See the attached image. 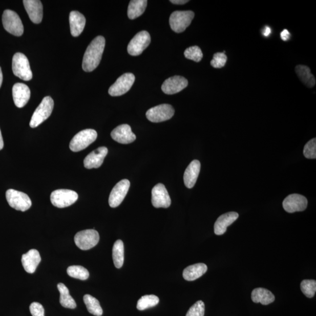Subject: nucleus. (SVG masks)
Segmentation results:
<instances>
[{
	"label": "nucleus",
	"instance_id": "obj_18",
	"mask_svg": "<svg viewBox=\"0 0 316 316\" xmlns=\"http://www.w3.org/2000/svg\"><path fill=\"white\" fill-rule=\"evenodd\" d=\"M108 154V150L105 146L98 148L90 153L84 160V166L87 169L100 167L103 163L104 158Z\"/></svg>",
	"mask_w": 316,
	"mask_h": 316
},
{
	"label": "nucleus",
	"instance_id": "obj_6",
	"mask_svg": "<svg viewBox=\"0 0 316 316\" xmlns=\"http://www.w3.org/2000/svg\"><path fill=\"white\" fill-rule=\"evenodd\" d=\"M2 20L4 29L10 34L16 36L23 34L24 26L22 19L15 12L10 10L4 11Z\"/></svg>",
	"mask_w": 316,
	"mask_h": 316
},
{
	"label": "nucleus",
	"instance_id": "obj_38",
	"mask_svg": "<svg viewBox=\"0 0 316 316\" xmlns=\"http://www.w3.org/2000/svg\"><path fill=\"white\" fill-rule=\"evenodd\" d=\"M227 56L224 53H216L213 56V59L211 61L210 64L213 68L220 69L222 68L226 64Z\"/></svg>",
	"mask_w": 316,
	"mask_h": 316
},
{
	"label": "nucleus",
	"instance_id": "obj_21",
	"mask_svg": "<svg viewBox=\"0 0 316 316\" xmlns=\"http://www.w3.org/2000/svg\"><path fill=\"white\" fill-rule=\"evenodd\" d=\"M236 212H228L220 216L215 224V233L217 236L224 235L227 228L239 218Z\"/></svg>",
	"mask_w": 316,
	"mask_h": 316
},
{
	"label": "nucleus",
	"instance_id": "obj_42",
	"mask_svg": "<svg viewBox=\"0 0 316 316\" xmlns=\"http://www.w3.org/2000/svg\"><path fill=\"white\" fill-rule=\"evenodd\" d=\"M170 2L172 4H178V5H182V4H186L189 1H186V0H171Z\"/></svg>",
	"mask_w": 316,
	"mask_h": 316
},
{
	"label": "nucleus",
	"instance_id": "obj_3",
	"mask_svg": "<svg viewBox=\"0 0 316 316\" xmlns=\"http://www.w3.org/2000/svg\"><path fill=\"white\" fill-rule=\"evenodd\" d=\"M12 68L14 75L19 79L24 81H30L32 79L30 63L23 53H15L12 58Z\"/></svg>",
	"mask_w": 316,
	"mask_h": 316
},
{
	"label": "nucleus",
	"instance_id": "obj_15",
	"mask_svg": "<svg viewBox=\"0 0 316 316\" xmlns=\"http://www.w3.org/2000/svg\"><path fill=\"white\" fill-rule=\"evenodd\" d=\"M307 203L308 202L305 196L299 194H292L285 199L283 202V207L286 212L293 213L305 210Z\"/></svg>",
	"mask_w": 316,
	"mask_h": 316
},
{
	"label": "nucleus",
	"instance_id": "obj_11",
	"mask_svg": "<svg viewBox=\"0 0 316 316\" xmlns=\"http://www.w3.org/2000/svg\"><path fill=\"white\" fill-rule=\"evenodd\" d=\"M135 80L133 73L124 74L110 88L109 93L113 97L120 96L128 92L132 87Z\"/></svg>",
	"mask_w": 316,
	"mask_h": 316
},
{
	"label": "nucleus",
	"instance_id": "obj_37",
	"mask_svg": "<svg viewBox=\"0 0 316 316\" xmlns=\"http://www.w3.org/2000/svg\"><path fill=\"white\" fill-rule=\"evenodd\" d=\"M205 311L204 303L199 301L193 305L188 310L186 316H204Z\"/></svg>",
	"mask_w": 316,
	"mask_h": 316
},
{
	"label": "nucleus",
	"instance_id": "obj_10",
	"mask_svg": "<svg viewBox=\"0 0 316 316\" xmlns=\"http://www.w3.org/2000/svg\"><path fill=\"white\" fill-rule=\"evenodd\" d=\"M175 110L171 105L163 104L154 107L147 111L148 120L153 122L165 121L174 116Z\"/></svg>",
	"mask_w": 316,
	"mask_h": 316
},
{
	"label": "nucleus",
	"instance_id": "obj_8",
	"mask_svg": "<svg viewBox=\"0 0 316 316\" xmlns=\"http://www.w3.org/2000/svg\"><path fill=\"white\" fill-rule=\"evenodd\" d=\"M99 240V234L93 229L78 232L74 239L77 247L85 251L95 247Z\"/></svg>",
	"mask_w": 316,
	"mask_h": 316
},
{
	"label": "nucleus",
	"instance_id": "obj_12",
	"mask_svg": "<svg viewBox=\"0 0 316 316\" xmlns=\"http://www.w3.org/2000/svg\"><path fill=\"white\" fill-rule=\"evenodd\" d=\"M150 43L151 36L149 33L142 31L138 32L130 41L127 50L130 55L138 56L149 46Z\"/></svg>",
	"mask_w": 316,
	"mask_h": 316
},
{
	"label": "nucleus",
	"instance_id": "obj_19",
	"mask_svg": "<svg viewBox=\"0 0 316 316\" xmlns=\"http://www.w3.org/2000/svg\"><path fill=\"white\" fill-rule=\"evenodd\" d=\"M12 96L15 106L18 108H22L30 100V89L24 83H16L12 88Z\"/></svg>",
	"mask_w": 316,
	"mask_h": 316
},
{
	"label": "nucleus",
	"instance_id": "obj_35",
	"mask_svg": "<svg viewBox=\"0 0 316 316\" xmlns=\"http://www.w3.org/2000/svg\"><path fill=\"white\" fill-rule=\"evenodd\" d=\"M301 288L302 292L306 297L313 298L316 292V281L315 280H303L301 282Z\"/></svg>",
	"mask_w": 316,
	"mask_h": 316
},
{
	"label": "nucleus",
	"instance_id": "obj_44",
	"mask_svg": "<svg viewBox=\"0 0 316 316\" xmlns=\"http://www.w3.org/2000/svg\"><path fill=\"white\" fill-rule=\"evenodd\" d=\"M3 80V73L2 71V68L1 67H0V88H1V86L2 85Z\"/></svg>",
	"mask_w": 316,
	"mask_h": 316
},
{
	"label": "nucleus",
	"instance_id": "obj_7",
	"mask_svg": "<svg viewBox=\"0 0 316 316\" xmlns=\"http://www.w3.org/2000/svg\"><path fill=\"white\" fill-rule=\"evenodd\" d=\"M6 199L10 206L16 210L26 212L32 206L31 200L27 194L14 189L7 191Z\"/></svg>",
	"mask_w": 316,
	"mask_h": 316
},
{
	"label": "nucleus",
	"instance_id": "obj_27",
	"mask_svg": "<svg viewBox=\"0 0 316 316\" xmlns=\"http://www.w3.org/2000/svg\"><path fill=\"white\" fill-rule=\"evenodd\" d=\"M297 75L303 83L307 88H311L315 85V79L311 74L310 69L308 67L305 65H298L296 68Z\"/></svg>",
	"mask_w": 316,
	"mask_h": 316
},
{
	"label": "nucleus",
	"instance_id": "obj_28",
	"mask_svg": "<svg viewBox=\"0 0 316 316\" xmlns=\"http://www.w3.org/2000/svg\"><path fill=\"white\" fill-rule=\"evenodd\" d=\"M148 1L146 0H132L128 8V16L130 19L139 17L144 12Z\"/></svg>",
	"mask_w": 316,
	"mask_h": 316
},
{
	"label": "nucleus",
	"instance_id": "obj_22",
	"mask_svg": "<svg viewBox=\"0 0 316 316\" xmlns=\"http://www.w3.org/2000/svg\"><path fill=\"white\" fill-rule=\"evenodd\" d=\"M41 261L40 254L36 249H32L27 254H23L22 256V264L26 271L29 273H33L35 272L37 266Z\"/></svg>",
	"mask_w": 316,
	"mask_h": 316
},
{
	"label": "nucleus",
	"instance_id": "obj_25",
	"mask_svg": "<svg viewBox=\"0 0 316 316\" xmlns=\"http://www.w3.org/2000/svg\"><path fill=\"white\" fill-rule=\"evenodd\" d=\"M207 266L203 263H198L187 266L184 269L183 277L187 281H194L202 277L207 272Z\"/></svg>",
	"mask_w": 316,
	"mask_h": 316
},
{
	"label": "nucleus",
	"instance_id": "obj_17",
	"mask_svg": "<svg viewBox=\"0 0 316 316\" xmlns=\"http://www.w3.org/2000/svg\"><path fill=\"white\" fill-rule=\"evenodd\" d=\"M111 136L114 141L122 144H129L136 139V136L128 124H122L116 127L111 133Z\"/></svg>",
	"mask_w": 316,
	"mask_h": 316
},
{
	"label": "nucleus",
	"instance_id": "obj_39",
	"mask_svg": "<svg viewBox=\"0 0 316 316\" xmlns=\"http://www.w3.org/2000/svg\"><path fill=\"white\" fill-rule=\"evenodd\" d=\"M30 310L32 316H45L44 307L38 302L31 303Z\"/></svg>",
	"mask_w": 316,
	"mask_h": 316
},
{
	"label": "nucleus",
	"instance_id": "obj_14",
	"mask_svg": "<svg viewBox=\"0 0 316 316\" xmlns=\"http://www.w3.org/2000/svg\"><path fill=\"white\" fill-rule=\"evenodd\" d=\"M152 203L155 208H168L171 206L170 196L163 184L158 183L153 188Z\"/></svg>",
	"mask_w": 316,
	"mask_h": 316
},
{
	"label": "nucleus",
	"instance_id": "obj_20",
	"mask_svg": "<svg viewBox=\"0 0 316 316\" xmlns=\"http://www.w3.org/2000/svg\"><path fill=\"white\" fill-rule=\"evenodd\" d=\"M25 8L32 22L35 24L42 22L43 18V6L38 0H24Z\"/></svg>",
	"mask_w": 316,
	"mask_h": 316
},
{
	"label": "nucleus",
	"instance_id": "obj_13",
	"mask_svg": "<svg viewBox=\"0 0 316 316\" xmlns=\"http://www.w3.org/2000/svg\"><path fill=\"white\" fill-rule=\"evenodd\" d=\"M130 187V182L127 179H123L116 184L109 197V203L111 207L115 208L120 206L125 198Z\"/></svg>",
	"mask_w": 316,
	"mask_h": 316
},
{
	"label": "nucleus",
	"instance_id": "obj_33",
	"mask_svg": "<svg viewBox=\"0 0 316 316\" xmlns=\"http://www.w3.org/2000/svg\"><path fill=\"white\" fill-rule=\"evenodd\" d=\"M67 273L69 276L82 281L88 280L89 277L88 270L83 266L79 265L69 266L67 269Z\"/></svg>",
	"mask_w": 316,
	"mask_h": 316
},
{
	"label": "nucleus",
	"instance_id": "obj_2",
	"mask_svg": "<svg viewBox=\"0 0 316 316\" xmlns=\"http://www.w3.org/2000/svg\"><path fill=\"white\" fill-rule=\"evenodd\" d=\"M53 107L54 102L52 98L49 96L44 97L32 115L30 123L31 128H36L47 120L52 113Z\"/></svg>",
	"mask_w": 316,
	"mask_h": 316
},
{
	"label": "nucleus",
	"instance_id": "obj_31",
	"mask_svg": "<svg viewBox=\"0 0 316 316\" xmlns=\"http://www.w3.org/2000/svg\"><path fill=\"white\" fill-rule=\"evenodd\" d=\"M83 301L90 313L96 316L102 315L103 311H102L99 301L96 298L90 294H85Z\"/></svg>",
	"mask_w": 316,
	"mask_h": 316
},
{
	"label": "nucleus",
	"instance_id": "obj_9",
	"mask_svg": "<svg viewBox=\"0 0 316 316\" xmlns=\"http://www.w3.org/2000/svg\"><path fill=\"white\" fill-rule=\"evenodd\" d=\"M79 198L77 193L68 189H58L53 191L51 195V201L53 206L65 208L75 203Z\"/></svg>",
	"mask_w": 316,
	"mask_h": 316
},
{
	"label": "nucleus",
	"instance_id": "obj_23",
	"mask_svg": "<svg viewBox=\"0 0 316 316\" xmlns=\"http://www.w3.org/2000/svg\"><path fill=\"white\" fill-rule=\"evenodd\" d=\"M200 162L198 160L191 162L184 172L183 180L184 184L188 188L194 187L198 180L200 171Z\"/></svg>",
	"mask_w": 316,
	"mask_h": 316
},
{
	"label": "nucleus",
	"instance_id": "obj_5",
	"mask_svg": "<svg viewBox=\"0 0 316 316\" xmlns=\"http://www.w3.org/2000/svg\"><path fill=\"white\" fill-rule=\"evenodd\" d=\"M194 16L195 13L192 11H174L170 18L172 30L176 33L184 32L190 26Z\"/></svg>",
	"mask_w": 316,
	"mask_h": 316
},
{
	"label": "nucleus",
	"instance_id": "obj_16",
	"mask_svg": "<svg viewBox=\"0 0 316 316\" xmlns=\"http://www.w3.org/2000/svg\"><path fill=\"white\" fill-rule=\"evenodd\" d=\"M188 85V81L182 76H175L163 82L162 90L166 94H174L181 92Z\"/></svg>",
	"mask_w": 316,
	"mask_h": 316
},
{
	"label": "nucleus",
	"instance_id": "obj_26",
	"mask_svg": "<svg viewBox=\"0 0 316 316\" xmlns=\"http://www.w3.org/2000/svg\"><path fill=\"white\" fill-rule=\"evenodd\" d=\"M252 301L254 303H261L262 305H268L275 301L274 295L268 289L256 288L254 289L251 294Z\"/></svg>",
	"mask_w": 316,
	"mask_h": 316
},
{
	"label": "nucleus",
	"instance_id": "obj_1",
	"mask_svg": "<svg viewBox=\"0 0 316 316\" xmlns=\"http://www.w3.org/2000/svg\"><path fill=\"white\" fill-rule=\"evenodd\" d=\"M106 40L103 36H98L94 38L85 53L82 68L86 72H90L100 64L103 53Z\"/></svg>",
	"mask_w": 316,
	"mask_h": 316
},
{
	"label": "nucleus",
	"instance_id": "obj_30",
	"mask_svg": "<svg viewBox=\"0 0 316 316\" xmlns=\"http://www.w3.org/2000/svg\"><path fill=\"white\" fill-rule=\"evenodd\" d=\"M113 259L115 266L121 268L124 264V247L122 241L118 240L115 242L113 248Z\"/></svg>",
	"mask_w": 316,
	"mask_h": 316
},
{
	"label": "nucleus",
	"instance_id": "obj_43",
	"mask_svg": "<svg viewBox=\"0 0 316 316\" xmlns=\"http://www.w3.org/2000/svg\"><path fill=\"white\" fill-rule=\"evenodd\" d=\"M4 148V141L3 138L2 136V134L1 132V130H0V150H2Z\"/></svg>",
	"mask_w": 316,
	"mask_h": 316
},
{
	"label": "nucleus",
	"instance_id": "obj_24",
	"mask_svg": "<svg viewBox=\"0 0 316 316\" xmlns=\"http://www.w3.org/2000/svg\"><path fill=\"white\" fill-rule=\"evenodd\" d=\"M69 23L72 35L74 37L79 36L83 31L85 27V16L79 12L73 11L69 15Z\"/></svg>",
	"mask_w": 316,
	"mask_h": 316
},
{
	"label": "nucleus",
	"instance_id": "obj_4",
	"mask_svg": "<svg viewBox=\"0 0 316 316\" xmlns=\"http://www.w3.org/2000/svg\"><path fill=\"white\" fill-rule=\"evenodd\" d=\"M97 138V133L94 130L86 129L81 131L70 142V149L75 153L83 150L95 141Z\"/></svg>",
	"mask_w": 316,
	"mask_h": 316
},
{
	"label": "nucleus",
	"instance_id": "obj_36",
	"mask_svg": "<svg viewBox=\"0 0 316 316\" xmlns=\"http://www.w3.org/2000/svg\"><path fill=\"white\" fill-rule=\"evenodd\" d=\"M303 155L307 159L316 158V139L313 138L306 143L303 150Z\"/></svg>",
	"mask_w": 316,
	"mask_h": 316
},
{
	"label": "nucleus",
	"instance_id": "obj_34",
	"mask_svg": "<svg viewBox=\"0 0 316 316\" xmlns=\"http://www.w3.org/2000/svg\"><path fill=\"white\" fill-rule=\"evenodd\" d=\"M184 56L187 59L194 60L196 62H199L203 58V52L198 46L188 48L184 52Z\"/></svg>",
	"mask_w": 316,
	"mask_h": 316
},
{
	"label": "nucleus",
	"instance_id": "obj_32",
	"mask_svg": "<svg viewBox=\"0 0 316 316\" xmlns=\"http://www.w3.org/2000/svg\"><path fill=\"white\" fill-rule=\"evenodd\" d=\"M159 302V299L155 295H145L139 299L137 308L139 310H144L157 306Z\"/></svg>",
	"mask_w": 316,
	"mask_h": 316
},
{
	"label": "nucleus",
	"instance_id": "obj_29",
	"mask_svg": "<svg viewBox=\"0 0 316 316\" xmlns=\"http://www.w3.org/2000/svg\"><path fill=\"white\" fill-rule=\"evenodd\" d=\"M57 289L60 292L59 302L60 305L65 308L75 309L76 307V303L73 298L69 293V290L67 286L64 284L60 283L57 285Z\"/></svg>",
	"mask_w": 316,
	"mask_h": 316
},
{
	"label": "nucleus",
	"instance_id": "obj_40",
	"mask_svg": "<svg viewBox=\"0 0 316 316\" xmlns=\"http://www.w3.org/2000/svg\"><path fill=\"white\" fill-rule=\"evenodd\" d=\"M281 38L284 41L288 40L290 38V34L288 30H284L281 33Z\"/></svg>",
	"mask_w": 316,
	"mask_h": 316
},
{
	"label": "nucleus",
	"instance_id": "obj_41",
	"mask_svg": "<svg viewBox=\"0 0 316 316\" xmlns=\"http://www.w3.org/2000/svg\"><path fill=\"white\" fill-rule=\"evenodd\" d=\"M262 34H263L265 36H268L271 34V29L268 26L265 27L264 28L263 31H262Z\"/></svg>",
	"mask_w": 316,
	"mask_h": 316
}]
</instances>
